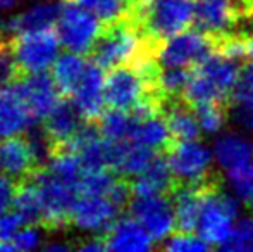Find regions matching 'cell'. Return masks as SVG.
I'll return each mask as SVG.
<instances>
[{
	"mask_svg": "<svg viewBox=\"0 0 253 252\" xmlns=\"http://www.w3.org/2000/svg\"><path fill=\"white\" fill-rule=\"evenodd\" d=\"M97 62L88 61L86 71L73 94V102L86 123L97 125L105 114V74Z\"/></svg>",
	"mask_w": 253,
	"mask_h": 252,
	"instance_id": "7c38bea8",
	"label": "cell"
},
{
	"mask_svg": "<svg viewBox=\"0 0 253 252\" xmlns=\"http://www.w3.org/2000/svg\"><path fill=\"white\" fill-rule=\"evenodd\" d=\"M19 182L10 176L0 173V214L7 212L14 205V199H16V192Z\"/></svg>",
	"mask_w": 253,
	"mask_h": 252,
	"instance_id": "f546056e",
	"label": "cell"
},
{
	"mask_svg": "<svg viewBox=\"0 0 253 252\" xmlns=\"http://www.w3.org/2000/svg\"><path fill=\"white\" fill-rule=\"evenodd\" d=\"M160 44H155L141 30L138 19H124L103 26L90 57L102 69H114L127 64L157 59Z\"/></svg>",
	"mask_w": 253,
	"mask_h": 252,
	"instance_id": "6da1fadb",
	"label": "cell"
},
{
	"mask_svg": "<svg viewBox=\"0 0 253 252\" xmlns=\"http://www.w3.org/2000/svg\"><path fill=\"white\" fill-rule=\"evenodd\" d=\"M213 52L217 45L210 35L202 30H184L160 44L157 61L162 67H195Z\"/></svg>",
	"mask_w": 253,
	"mask_h": 252,
	"instance_id": "ba28073f",
	"label": "cell"
},
{
	"mask_svg": "<svg viewBox=\"0 0 253 252\" xmlns=\"http://www.w3.org/2000/svg\"><path fill=\"white\" fill-rule=\"evenodd\" d=\"M197 0H145L140 10L143 33L155 44L184 31L195 21Z\"/></svg>",
	"mask_w": 253,
	"mask_h": 252,
	"instance_id": "3957f363",
	"label": "cell"
},
{
	"mask_svg": "<svg viewBox=\"0 0 253 252\" xmlns=\"http://www.w3.org/2000/svg\"><path fill=\"white\" fill-rule=\"evenodd\" d=\"M14 211L21 214L28 226L42 225L43 221V205H42V195L35 178H28L19 182L14 199Z\"/></svg>",
	"mask_w": 253,
	"mask_h": 252,
	"instance_id": "d4e9b609",
	"label": "cell"
},
{
	"mask_svg": "<svg viewBox=\"0 0 253 252\" xmlns=\"http://www.w3.org/2000/svg\"><path fill=\"white\" fill-rule=\"evenodd\" d=\"M16 251H33L40 246V235L33 226H24L12 240Z\"/></svg>",
	"mask_w": 253,
	"mask_h": 252,
	"instance_id": "4dcf8cb0",
	"label": "cell"
},
{
	"mask_svg": "<svg viewBox=\"0 0 253 252\" xmlns=\"http://www.w3.org/2000/svg\"><path fill=\"white\" fill-rule=\"evenodd\" d=\"M88 61L81 54L76 52H67L57 57L53 62L52 76L55 80L57 87H59L62 97H73L74 90L80 85L81 78H83L84 71H86Z\"/></svg>",
	"mask_w": 253,
	"mask_h": 252,
	"instance_id": "7402d4cb",
	"label": "cell"
},
{
	"mask_svg": "<svg viewBox=\"0 0 253 252\" xmlns=\"http://www.w3.org/2000/svg\"><path fill=\"white\" fill-rule=\"evenodd\" d=\"M23 226L28 225L17 211H7L0 214V240L2 242H12L14 237L23 230Z\"/></svg>",
	"mask_w": 253,
	"mask_h": 252,
	"instance_id": "f1b7e54d",
	"label": "cell"
},
{
	"mask_svg": "<svg viewBox=\"0 0 253 252\" xmlns=\"http://www.w3.org/2000/svg\"><path fill=\"white\" fill-rule=\"evenodd\" d=\"M248 205H250V209H252V212H253V195L250 199H248Z\"/></svg>",
	"mask_w": 253,
	"mask_h": 252,
	"instance_id": "e575fe53",
	"label": "cell"
},
{
	"mask_svg": "<svg viewBox=\"0 0 253 252\" xmlns=\"http://www.w3.org/2000/svg\"><path fill=\"white\" fill-rule=\"evenodd\" d=\"M215 157L227 173L234 171L253 162V145L240 135H224L215 144Z\"/></svg>",
	"mask_w": 253,
	"mask_h": 252,
	"instance_id": "44dd1931",
	"label": "cell"
},
{
	"mask_svg": "<svg viewBox=\"0 0 253 252\" xmlns=\"http://www.w3.org/2000/svg\"><path fill=\"white\" fill-rule=\"evenodd\" d=\"M84 125H86V121L81 118L73 99H60L59 104L43 119V133L48 140V145H50V157L57 151L66 149Z\"/></svg>",
	"mask_w": 253,
	"mask_h": 252,
	"instance_id": "4fadbf2b",
	"label": "cell"
},
{
	"mask_svg": "<svg viewBox=\"0 0 253 252\" xmlns=\"http://www.w3.org/2000/svg\"><path fill=\"white\" fill-rule=\"evenodd\" d=\"M210 244L203 240L202 237L193 235V232H177L166 244L164 249L172 252H193V251H207Z\"/></svg>",
	"mask_w": 253,
	"mask_h": 252,
	"instance_id": "83f0119b",
	"label": "cell"
},
{
	"mask_svg": "<svg viewBox=\"0 0 253 252\" xmlns=\"http://www.w3.org/2000/svg\"><path fill=\"white\" fill-rule=\"evenodd\" d=\"M220 249L233 251V252L253 251V219L252 218L241 219L233 228L229 239L220 246Z\"/></svg>",
	"mask_w": 253,
	"mask_h": 252,
	"instance_id": "4316f807",
	"label": "cell"
},
{
	"mask_svg": "<svg viewBox=\"0 0 253 252\" xmlns=\"http://www.w3.org/2000/svg\"><path fill=\"white\" fill-rule=\"evenodd\" d=\"M42 195L43 205V221L42 225L47 228H59L69 225V214L74 201L80 195V185L62 178L47 166L42 168L33 176Z\"/></svg>",
	"mask_w": 253,
	"mask_h": 252,
	"instance_id": "52a82bcc",
	"label": "cell"
},
{
	"mask_svg": "<svg viewBox=\"0 0 253 252\" xmlns=\"http://www.w3.org/2000/svg\"><path fill=\"white\" fill-rule=\"evenodd\" d=\"M238 214V205L231 197L222 194L220 185H213L207 190L203 201L198 233L210 246H222L229 239L234 228V219Z\"/></svg>",
	"mask_w": 253,
	"mask_h": 252,
	"instance_id": "9c48e42d",
	"label": "cell"
},
{
	"mask_svg": "<svg viewBox=\"0 0 253 252\" xmlns=\"http://www.w3.org/2000/svg\"><path fill=\"white\" fill-rule=\"evenodd\" d=\"M71 247L67 246V244H48L47 247H45V251H50V252H55V251H60V252H66L69 251Z\"/></svg>",
	"mask_w": 253,
	"mask_h": 252,
	"instance_id": "d6a6232c",
	"label": "cell"
},
{
	"mask_svg": "<svg viewBox=\"0 0 253 252\" xmlns=\"http://www.w3.org/2000/svg\"><path fill=\"white\" fill-rule=\"evenodd\" d=\"M240 69L238 59L213 52L193 67L183 99L193 107L205 102H231Z\"/></svg>",
	"mask_w": 253,
	"mask_h": 252,
	"instance_id": "7a4b0ae2",
	"label": "cell"
},
{
	"mask_svg": "<svg viewBox=\"0 0 253 252\" xmlns=\"http://www.w3.org/2000/svg\"><path fill=\"white\" fill-rule=\"evenodd\" d=\"M80 251L84 252H98V251H105L107 249V242L105 239H90L88 242H83L78 246Z\"/></svg>",
	"mask_w": 253,
	"mask_h": 252,
	"instance_id": "1f68e13d",
	"label": "cell"
},
{
	"mask_svg": "<svg viewBox=\"0 0 253 252\" xmlns=\"http://www.w3.org/2000/svg\"><path fill=\"white\" fill-rule=\"evenodd\" d=\"M35 123L37 119L17 85L9 83L0 87V138L21 135Z\"/></svg>",
	"mask_w": 253,
	"mask_h": 252,
	"instance_id": "2e32d148",
	"label": "cell"
},
{
	"mask_svg": "<svg viewBox=\"0 0 253 252\" xmlns=\"http://www.w3.org/2000/svg\"><path fill=\"white\" fill-rule=\"evenodd\" d=\"M129 211L155 240H164L176 228L174 201L169 194L136 195L129 202Z\"/></svg>",
	"mask_w": 253,
	"mask_h": 252,
	"instance_id": "30bf717a",
	"label": "cell"
},
{
	"mask_svg": "<svg viewBox=\"0 0 253 252\" xmlns=\"http://www.w3.org/2000/svg\"><path fill=\"white\" fill-rule=\"evenodd\" d=\"M60 5L50 2H42L37 5L30 7L26 12L19 14L14 19L7 21L9 30L16 33H24V31H35V30H45L57 24Z\"/></svg>",
	"mask_w": 253,
	"mask_h": 252,
	"instance_id": "cb8c5ba5",
	"label": "cell"
},
{
	"mask_svg": "<svg viewBox=\"0 0 253 252\" xmlns=\"http://www.w3.org/2000/svg\"><path fill=\"white\" fill-rule=\"evenodd\" d=\"M123 211L117 202L109 195H84L80 194L71 207L69 225L88 232H109Z\"/></svg>",
	"mask_w": 253,
	"mask_h": 252,
	"instance_id": "8fae6325",
	"label": "cell"
},
{
	"mask_svg": "<svg viewBox=\"0 0 253 252\" xmlns=\"http://www.w3.org/2000/svg\"><path fill=\"white\" fill-rule=\"evenodd\" d=\"M60 45L62 44H60L59 33L57 30H53V26L17 33L9 47L16 61L19 76L47 71L59 57Z\"/></svg>",
	"mask_w": 253,
	"mask_h": 252,
	"instance_id": "5b68a950",
	"label": "cell"
},
{
	"mask_svg": "<svg viewBox=\"0 0 253 252\" xmlns=\"http://www.w3.org/2000/svg\"><path fill=\"white\" fill-rule=\"evenodd\" d=\"M73 2L93 12L103 23V26H107L124 19L140 21V10L145 0H73Z\"/></svg>",
	"mask_w": 253,
	"mask_h": 252,
	"instance_id": "ffe728a7",
	"label": "cell"
},
{
	"mask_svg": "<svg viewBox=\"0 0 253 252\" xmlns=\"http://www.w3.org/2000/svg\"><path fill=\"white\" fill-rule=\"evenodd\" d=\"M153 237L136 218H123L105 233L107 251L143 252L153 247Z\"/></svg>",
	"mask_w": 253,
	"mask_h": 252,
	"instance_id": "e0dca14e",
	"label": "cell"
},
{
	"mask_svg": "<svg viewBox=\"0 0 253 252\" xmlns=\"http://www.w3.org/2000/svg\"><path fill=\"white\" fill-rule=\"evenodd\" d=\"M129 182L134 195H157V194L172 195L177 187L167 155H159V154L152 159V162L143 171L138 173L136 176H133Z\"/></svg>",
	"mask_w": 253,
	"mask_h": 252,
	"instance_id": "ac0fdd59",
	"label": "cell"
},
{
	"mask_svg": "<svg viewBox=\"0 0 253 252\" xmlns=\"http://www.w3.org/2000/svg\"><path fill=\"white\" fill-rule=\"evenodd\" d=\"M164 116L174 140H195L200 135L202 126L197 111L183 97L169 99L164 105Z\"/></svg>",
	"mask_w": 253,
	"mask_h": 252,
	"instance_id": "d6986e66",
	"label": "cell"
},
{
	"mask_svg": "<svg viewBox=\"0 0 253 252\" xmlns=\"http://www.w3.org/2000/svg\"><path fill=\"white\" fill-rule=\"evenodd\" d=\"M231 104L236 107L238 121L247 130L253 131V61L240 69V76L231 95Z\"/></svg>",
	"mask_w": 253,
	"mask_h": 252,
	"instance_id": "603a6c76",
	"label": "cell"
},
{
	"mask_svg": "<svg viewBox=\"0 0 253 252\" xmlns=\"http://www.w3.org/2000/svg\"><path fill=\"white\" fill-rule=\"evenodd\" d=\"M14 83L23 94L24 101H26L28 107L37 121H43L48 116V112L62 99V94H60L55 80L52 74H47V71L24 74V76L17 78Z\"/></svg>",
	"mask_w": 253,
	"mask_h": 252,
	"instance_id": "9a60e30c",
	"label": "cell"
},
{
	"mask_svg": "<svg viewBox=\"0 0 253 252\" xmlns=\"http://www.w3.org/2000/svg\"><path fill=\"white\" fill-rule=\"evenodd\" d=\"M42 168H45L37 157L30 138L16 137L0 138V173L23 182L33 178Z\"/></svg>",
	"mask_w": 253,
	"mask_h": 252,
	"instance_id": "5bb4252c",
	"label": "cell"
},
{
	"mask_svg": "<svg viewBox=\"0 0 253 252\" xmlns=\"http://www.w3.org/2000/svg\"><path fill=\"white\" fill-rule=\"evenodd\" d=\"M177 185H207L220 178L212 169V155L195 140H174L166 151Z\"/></svg>",
	"mask_w": 253,
	"mask_h": 252,
	"instance_id": "8992f818",
	"label": "cell"
},
{
	"mask_svg": "<svg viewBox=\"0 0 253 252\" xmlns=\"http://www.w3.org/2000/svg\"><path fill=\"white\" fill-rule=\"evenodd\" d=\"M231 105H233L231 102H205L195 105L202 130L207 133H217L226 125Z\"/></svg>",
	"mask_w": 253,
	"mask_h": 252,
	"instance_id": "484cf974",
	"label": "cell"
},
{
	"mask_svg": "<svg viewBox=\"0 0 253 252\" xmlns=\"http://www.w3.org/2000/svg\"><path fill=\"white\" fill-rule=\"evenodd\" d=\"M55 30L59 33L60 44L67 50L90 55L95 42L103 30V23L80 3L73 0H62Z\"/></svg>",
	"mask_w": 253,
	"mask_h": 252,
	"instance_id": "277c9868",
	"label": "cell"
},
{
	"mask_svg": "<svg viewBox=\"0 0 253 252\" xmlns=\"http://www.w3.org/2000/svg\"><path fill=\"white\" fill-rule=\"evenodd\" d=\"M17 3H19V0H0V10H9L16 7Z\"/></svg>",
	"mask_w": 253,
	"mask_h": 252,
	"instance_id": "836d02e7",
	"label": "cell"
}]
</instances>
